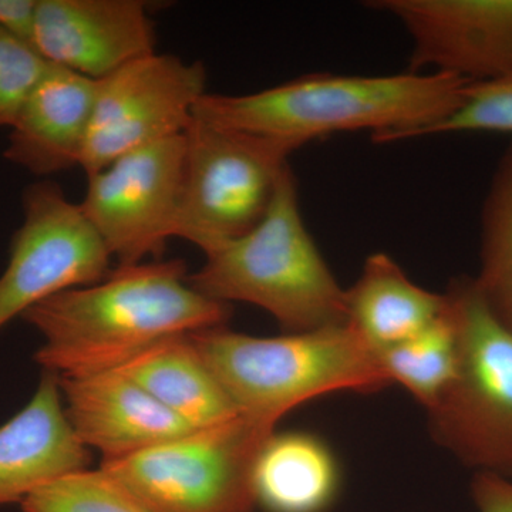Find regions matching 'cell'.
Wrapping results in <instances>:
<instances>
[{"instance_id": "25", "label": "cell", "mask_w": 512, "mask_h": 512, "mask_svg": "<svg viewBox=\"0 0 512 512\" xmlns=\"http://www.w3.org/2000/svg\"><path fill=\"white\" fill-rule=\"evenodd\" d=\"M39 0H0V29L33 47Z\"/></svg>"}, {"instance_id": "13", "label": "cell", "mask_w": 512, "mask_h": 512, "mask_svg": "<svg viewBox=\"0 0 512 512\" xmlns=\"http://www.w3.org/2000/svg\"><path fill=\"white\" fill-rule=\"evenodd\" d=\"M74 433L103 461L121 460L198 430L117 370L59 377Z\"/></svg>"}, {"instance_id": "12", "label": "cell", "mask_w": 512, "mask_h": 512, "mask_svg": "<svg viewBox=\"0 0 512 512\" xmlns=\"http://www.w3.org/2000/svg\"><path fill=\"white\" fill-rule=\"evenodd\" d=\"M156 23L140 0H39L33 49L46 62L101 80L156 53Z\"/></svg>"}, {"instance_id": "8", "label": "cell", "mask_w": 512, "mask_h": 512, "mask_svg": "<svg viewBox=\"0 0 512 512\" xmlns=\"http://www.w3.org/2000/svg\"><path fill=\"white\" fill-rule=\"evenodd\" d=\"M22 207L23 222L0 276V329L37 303L97 284L113 272L109 249L59 184L42 180L29 185Z\"/></svg>"}, {"instance_id": "15", "label": "cell", "mask_w": 512, "mask_h": 512, "mask_svg": "<svg viewBox=\"0 0 512 512\" xmlns=\"http://www.w3.org/2000/svg\"><path fill=\"white\" fill-rule=\"evenodd\" d=\"M96 80L50 64L9 128L3 157L36 177L82 165Z\"/></svg>"}, {"instance_id": "23", "label": "cell", "mask_w": 512, "mask_h": 512, "mask_svg": "<svg viewBox=\"0 0 512 512\" xmlns=\"http://www.w3.org/2000/svg\"><path fill=\"white\" fill-rule=\"evenodd\" d=\"M50 63L0 29V128H10Z\"/></svg>"}, {"instance_id": "7", "label": "cell", "mask_w": 512, "mask_h": 512, "mask_svg": "<svg viewBox=\"0 0 512 512\" xmlns=\"http://www.w3.org/2000/svg\"><path fill=\"white\" fill-rule=\"evenodd\" d=\"M184 136L175 237L207 255L262 221L293 151L278 141L197 119Z\"/></svg>"}, {"instance_id": "20", "label": "cell", "mask_w": 512, "mask_h": 512, "mask_svg": "<svg viewBox=\"0 0 512 512\" xmlns=\"http://www.w3.org/2000/svg\"><path fill=\"white\" fill-rule=\"evenodd\" d=\"M390 383L402 384L430 410L454 379L458 360L456 328L446 311L414 338L377 352Z\"/></svg>"}, {"instance_id": "19", "label": "cell", "mask_w": 512, "mask_h": 512, "mask_svg": "<svg viewBox=\"0 0 512 512\" xmlns=\"http://www.w3.org/2000/svg\"><path fill=\"white\" fill-rule=\"evenodd\" d=\"M478 291L512 329V140L495 167L480 217Z\"/></svg>"}, {"instance_id": "4", "label": "cell", "mask_w": 512, "mask_h": 512, "mask_svg": "<svg viewBox=\"0 0 512 512\" xmlns=\"http://www.w3.org/2000/svg\"><path fill=\"white\" fill-rule=\"evenodd\" d=\"M202 359L242 414L276 426L302 403L389 386L375 350L345 325L258 338L227 326L191 333Z\"/></svg>"}, {"instance_id": "16", "label": "cell", "mask_w": 512, "mask_h": 512, "mask_svg": "<svg viewBox=\"0 0 512 512\" xmlns=\"http://www.w3.org/2000/svg\"><path fill=\"white\" fill-rule=\"evenodd\" d=\"M444 311V293L414 284L383 252L367 256L362 274L346 289V323L376 353L419 335Z\"/></svg>"}, {"instance_id": "22", "label": "cell", "mask_w": 512, "mask_h": 512, "mask_svg": "<svg viewBox=\"0 0 512 512\" xmlns=\"http://www.w3.org/2000/svg\"><path fill=\"white\" fill-rule=\"evenodd\" d=\"M458 133L507 134L512 137V74L495 82L470 84L460 109L431 127L426 136Z\"/></svg>"}, {"instance_id": "5", "label": "cell", "mask_w": 512, "mask_h": 512, "mask_svg": "<svg viewBox=\"0 0 512 512\" xmlns=\"http://www.w3.org/2000/svg\"><path fill=\"white\" fill-rule=\"evenodd\" d=\"M444 296L458 360L450 386L427 410L431 431L478 473L512 478V329L494 315L470 276L454 279Z\"/></svg>"}, {"instance_id": "11", "label": "cell", "mask_w": 512, "mask_h": 512, "mask_svg": "<svg viewBox=\"0 0 512 512\" xmlns=\"http://www.w3.org/2000/svg\"><path fill=\"white\" fill-rule=\"evenodd\" d=\"M412 39L410 72L450 74L471 84L512 74V0H373Z\"/></svg>"}, {"instance_id": "9", "label": "cell", "mask_w": 512, "mask_h": 512, "mask_svg": "<svg viewBox=\"0 0 512 512\" xmlns=\"http://www.w3.org/2000/svg\"><path fill=\"white\" fill-rule=\"evenodd\" d=\"M96 82L80 165L87 177L130 151L184 134L195 104L207 93V69L204 63L156 52Z\"/></svg>"}, {"instance_id": "3", "label": "cell", "mask_w": 512, "mask_h": 512, "mask_svg": "<svg viewBox=\"0 0 512 512\" xmlns=\"http://www.w3.org/2000/svg\"><path fill=\"white\" fill-rule=\"evenodd\" d=\"M205 256L200 271L187 281L212 301L265 309L286 333L346 323V289L306 228L291 167L282 174L262 221Z\"/></svg>"}, {"instance_id": "2", "label": "cell", "mask_w": 512, "mask_h": 512, "mask_svg": "<svg viewBox=\"0 0 512 512\" xmlns=\"http://www.w3.org/2000/svg\"><path fill=\"white\" fill-rule=\"evenodd\" d=\"M471 83L444 73H311L261 92L208 94L194 119L278 141L292 151L316 138L370 131L376 143L426 136L466 100Z\"/></svg>"}, {"instance_id": "24", "label": "cell", "mask_w": 512, "mask_h": 512, "mask_svg": "<svg viewBox=\"0 0 512 512\" xmlns=\"http://www.w3.org/2000/svg\"><path fill=\"white\" fill-rule=\"evenodd\" d=\"M471 494L478 512H512V478L493 473H477Z\"/></svg>"}, {"instance_id": "14", "label": "cell", "mask_w": 512, "mask_h": 512, "mask_svg": "<svg viewBox=\"0 0 512 512\" xmlns=\"http://www.w3.org/2000/svg\"><path fill=\"white\" fill-rule=\"evenodd\" d=\"M90 461L67 419L59 376L43 372L32 399L0 426V505L22 504L39 488L86 470Z\"/></svg>"}, {"instance_id": "18", "label": "cell", "mask_w": 512, "mask_h": 512, "mask_svg": "<svg viewBox=\"0 0 512 512\" xmlns=\"http://www.w3.org/2000/svg\"><path fill=\"white\" fill-rule=\"evenodd\" d=\"M339 485L335 456L309 433L271 434L255 461V504L265 512H326Z\"/></svg>"}, {"instance_id": "10", "label": "cell", "mask_w": 512, "mask_h": 512, "mask_svg": "<svg viewBox=\"0 0 512 512\" xmlns=\"http://www.w3.org/2000/svg\"><path fill=\"white\" fill-rule=\"evenodd\" d=\"M185 164V136L130 151L87 177L83 214L119 266L163 254L175 237Z\"/></svg>"}, {"instance_id": "21", "label": "cell", "mask_w": 512, "mask_h": 512, "mask_svg": "<svg viewBox=\"0 0 512 512\" xmlns=\"http://www.w3.org/2000/svg\"><path fill=\"white\" fill-rule=\"evenodd\" d=\"M22 512H156L106 471H77L30 494Z\"/></svg>"}, {"instance_id": "17", "label": "cell", "mask_w": 512, "mask_h": 512, "mask_svg": "<svg viewBox=\"0 0 512 512\" xmlns=\"http://www.w3.org/2000/svg\"><path fill=\"white\" fill-rule=\"evenodd\" d=\"M190 335L161 340L117 372L143 387L195 429H204L241 412L202 359Z\"/></svg>"}, {"instance_id": "6", "label": "cell", "mask_w": 512, "mask_h": 512, "mask_svg": "<svg viewBox=\"0 0 512 512\" xmlns=\"http://www.w3.org/2000/svg\"><path fill=\"white\" fill-rule=\"evenodd\" d=\"M274 433L238 413L100 468L156 512H252L255 461Z\"/></svg>"}, {"instance_id": "1", "label": "cell", "mask_w": 512, "mask_h": 512, "mask_svg": "<svg viewBox=\"0 0 512 512\" xmlns=\"http://www.w3.org/2000/svg\"><path fill=\"white\" fill-rule=\"evenodd\" d=\"M187 278L180 259L143 262L37 303L22 315L45 340L35 362L59 377L111 372L161 340L225 326L231 305Z\"/></svg>"}]
</instances>
